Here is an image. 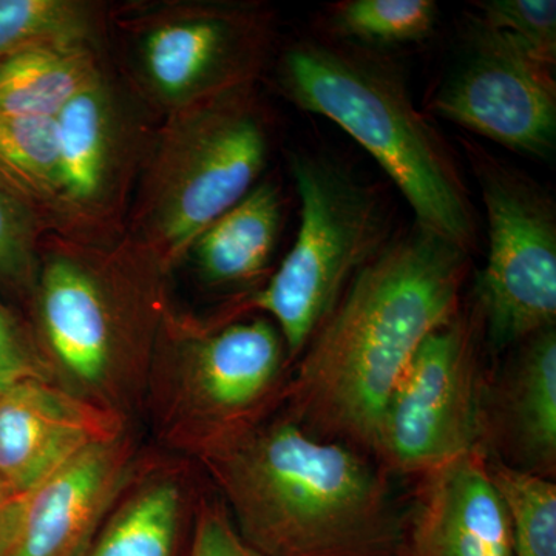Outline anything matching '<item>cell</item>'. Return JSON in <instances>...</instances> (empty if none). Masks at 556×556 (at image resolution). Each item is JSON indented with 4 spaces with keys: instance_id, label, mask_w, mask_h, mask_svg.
I'll return each mask as SVG.
<instances>
[{
    "instance_id": "1",
    "label": "cell",
    "mask_w": 556,
    "mask_h": 556,
    "mask_svg": "<svg viewBox=\"0 0 556 556\" xmlns=\"http://www.w3.org/2000/svg\"><path fill=\"white\" fill-rule=\"evenodd\" d=\"M470 252L415 223L350 281L305 348L292 419L375 452L383 412L424 340L460 313Z\"/></svg>"
},
{
    "instance_id": "2",
    "label": "cell",
    "mask_w": 556,
    "mask_h": 556,
    "mask_svg": "<svg viewBox=\"0 0 556 556\" xmlns=\"http://www.w3.org/2000/svg\"><path fill=\"white\" fill-rule=\"evenodd\" d=\"M206 459L262 556H388L401 541L386 479L294 419L249 427L208 445Z\"/></svg>"
},
{
    "instance_id": "3",
    "label": "cell",
    "mask_w": 556,
    "mask_h": 556,
    "mask_svg": "<svg viewBox=\"0 0 556 556\" xmlns=\"http://www.w3.org/2000/svg\"><path fill=\"white\" fill-rule=\"evenodd\" d=\"M285 97L338 124L386 170L422 226L473 251L478 222L447 141L415 108L401 70L357 43L305 39L277 68Z\"/></svg>"
},
{
    "instance_id": "4",
    "label": "cell",
    "mask_w": 556,
    "mask_h": 556,
    "mask_svg": "<svg viewBox=\"0 0 556 556\" xmlns=\"http://www.w3.org/2000/svg\"><path fill=\"white\" fill-rule=\"evenodd\" d=\"M268 155V124L252 87L175 112L142 186L138 243L161 268L177 265L257 186Z\"/></svg>"
},
{
    "instance_id": "5",
    "label": "cell",
    "mask_w": 556,
    "mask_h": 556,
    "mask_svg": "<svg viewBox=\"0 0 556 556\" xmlns=\"http://www.w3.org/2000/svg\"><path fill=\"white\" fill-rule=\"evenodd\" d=\"M291 172L302 204L298 239L251 306L274 317L294 357L387 247L390 215L378 190L328 156L295 153Z\"/></svg>"
},
{
    "instance_id": "6",
    "label": "cell",
    "mask_w": 556,
    "mask_h": 556,
    "mask_svg": "<svg viewBox=\"0 0 556 556\" xmlns=\"http://www.w3.org/2000/svg\"><path fill=\"white\" fill-rule=\"evenodd\" d=\"M468 160L489 222L478 308L490 342L503 350L555 327V201L532 178L478 146H468Z\"/></svg>"
},
{
    "instance_id": "7",
    "label": "cell",
    "mask_w": 556,
    "mask_h": 556,
    "mask_svg": "<svg viewBox=\"0 0 556 556\" xmlns=\"http://www.w3.org/2000/svg\"><path fill=\"white\" fill-rule=\"evenodd\" d=\"M475 336L477 329L459 313L417 348L379 427L375 453L388 467L422 477L481 447Z\"/></svg>"
},
{
    "instance_id": "8",
    "label": "cell",
    "mask_w": 556,
    "mask_h": 556,
    "mask_svg": "<svg viewBox=\"0 0 556 556\" xmlns=\"http://www.w3.org/2000/svg\"><path fill=\"white\" fill-rule=\"evenodd\" d=\"M463 53L428 110L530 159L556 148L554 67L479 16H468Z\"/></svg>"
},
{
    "instance_id": "9",
    "label": "cell",
    "mask_w": 556,
    "mask_h": 556,
    "mask_svg": "<svg viewBox=\"0 0 556 556\" xmlns=\"http://www.w3.org/2000/svg\"><path fill=\"white\" fill-rule=\"evenodd\" d=\"M270 20L243 5H186L150 17L138 67L152 97L172 113L249 89L268 61Z\"/></svg>"
},
{
    "instance_id": "10",
    "label": "cell",
    "mask_w": 556,
    "mask_h": 556,
    "mask_svg": "<svg viewBox=\"0 0 556 556\" xmlns=\"http://www.w3.org/2000/svg\"><path fill=\"white\" fill-rule=\"evenodd\" d=\"M124 254L65 244L50 252L36 277L42 345L86 390L109 382L134 334L131 299L119 278Z\"/></svg>"
},
{
    "instance_id": "11",
    "label": "cell",
    "mask_w": 556,
    "mask_h": 556,
    "mask_svg": "<svg viewBox=\"0 0 556 556\" xmlns=\"http://www.w3.org/2000/svg\"><path fill=\"white\" fill-rule=\"evenodd\" d=\"M181 354L185 397L212 445L249 428L244 420L276 390L288 350L277 325L255 318L189 339Z\"/></svg>"
},
{
    "instance_id": "12",
    "label": "cell",
    "mask_w": 556,
    "mask_h": 556,
    "mask_svg": "<svg viewBox=\"0 0 556 556\" xmlns=\"http://www.w3.org/2000/svg\"><path fill=\"white\" fill-rule=\"evenodd\" d=\"M118 420L49 379L0 388V484L21 496L84 450L118 438Z\"/></svg>"
},
{
    "instance_id": "13",
    "label": "cell",
    "mask_w": 556,
    "mask_h": 556,
    "mask_svg": "<svg viewBox=\"0 0 556 556\" xmlns=\"http://www.w3.org/2000/svg\"><path fill=\"white\" fill-rule=\"evenodd\" d=\"M126 459L118 439L102 442L14 497L0 556H84L123 484Z\"/></svg>"
},
{
    "instance_id": "14",
    "label": "cell",
    "mask_w": 556,
    "mask_h": 556,
    "mask_svg": "<svg viewBox=\"0 0 556 556\" xmlns=\"http://www.w3.org/2000/svg\"><path fill=\"white\" fill-rule=\"evenodd\" d=\"M402 533L405 556H511L510 519L482 447L422 475Z\"/></svg>"
},
{
    "instance_id": "15",
    "label": "cell",
    "mask_w": 556,
    "mask_h": 556,
    "mask_svg": "<svg viewBox=\"0 0 556 556\" xmlns=\"http://www.w3.org/2000/svg\"><path fill=\"white\" fill-rule=\"evenodd\" d=\"M500 397L504 441L517 468L551 477L556 464V331L543 329L519 343Z\"/></svg>"
},
{
    "instance_id": "16",
    "label": "cell",
    "mask_w": 556,
    "mask_h": 556,
    "mask_svg": "<svg viewBox=\"0 0 556 556\" xmlns=\"http://www.w3.org/2000/svg\"><path fill=\"white\" fill-rule=\"evenodd\" d=\"M54 119L61 170L54 212L89 217L108 195L116 152L115 112L102 79L76 94Z\"/></svg>"
},
{
    "instance_id": "17",
    "label": "cell",
    "mask_w": 556,
    "mask_h": 556,
    "mask_svg": "<svg viewBox=\"0 0 556 556\" xmlns=\"http://www.w3.org/2000/svg\"><path fill=\"white\" fill-rule=\"evenodd\" d=\"M281 217L280 190L260 182L193 241L189 254L201 278L212 287H236L262 276L277 247Z\"/></svg>"
},
{
    "instance_id": "18",
    "label": "cell",
    "mask_w": 556,
    "mask_h": 556,
    "mask_svg": "<svg viewBox=\"0 0 556 556\" xmlns=\"http://www.w3.org/2000/svg\"><path fill=\"white\" fill-rule=\"evenodd\" d=\"M101 79L90 42L17 51L0 60V116L56 118L68 101Z\"/></svg>"
},
{
    "instance_id": "19",
    "label": "cell",
    "mask_w": 556,
    "mask_h": 556,
    "mask_svg": "<svg viewBox=\"0 0 556 556\" xmlns=\"http://www.w3.org/2000/svg\"><path fill=\"white\" fill-rule=\"evenodd\" d=\"M0 181L35 211L54 212L61 186L56 119L0 116Z\"/></svg>"
},
{
    "instance_id": "20",
    "label": "cell",
    "mask_w": 556,
    "mask_h": 556,
    "mask_svg": "<svg viewBox=\"0 0 556 556\" xmlns=\"http://www.w3.org/2000/svg\"><path fill=\"white\" fill-rule=\"evenodd\" d=\"M181 525V493L172 482L139 492L94 536L84 556H174Z\"/></svg>"
},
{
    "instance_id": "21",
    "label": "cell",
    "mask_w": 556,
    "mask_h": 556,
    "mask_svg": "<svg viewBox=\"0 0 556 556\" xmlns=\"http://www.w3.org/2000/svg\"><path fill=\"white\" fill-rule=\"evenodd\" d=\"M489 470L510 519L511 556H556L555 482L504 463Z\"/></svg>"
},
{
    "instance_id": "22",
    "label": "cell",
    "mask_w": 556,
    "mask_h": 556,
    "mask_svg": "<svg viewBox=\"0 0 556 556\" xmlns=\"http://www.w3.org/2000/svg\"><path fill=\"white\" fill-rule=\"evenodd\" d=\"M433 0H348L332 9L331 22L340 38L361 47H390L419 42L434 30Z\"/></svg>"
},
{
    "instance_id": "23",
    "label": "cell",
    "mask_w": 556,
    "mask_h": 556,
    "mask_svg": "<svg viewBox=\"0 0 556 556\" xmlns=\"http://www.w3.org/2000/svg\"><path fill=\"white\" fill-rule=\"evenodd\" d=\"M90 9L72 0H0V60L46 43L90 42Z\"/></svg>"
},
{
    "instance_id": "24",
    "label": "cell",
    "mask_w": 556,
    "mask_h": 556,
    "mask_svg": "<svg viewBox=\"0 0 556 556\" xmlns=\"http://www.w3.org/2000/svg\"><path fill=\"white\" fill-rule=\"evenodd\" d=\"M477 9L482 21L517 40L535 60L555 67V0H484L477 2Z\"/></svg>"
},
{
    "instance_id": "25",
    "label": "cell",
    "mask_w": 556,
    "mask_h": 556,
    "mask_svg": "<svg viewBox=\"0 0 556 556\" xmlns=\"http://www.w3.org/2000/svg\"><path fill=\"white\" fill-rule=\"evenodd\" d=\"M38 229L35 208L0 181V278L7 283L35 288Z\"/></svg>"
},
{
    "instance_id": "26",
    "label": "cell",
    "mask_w": 556,
    "mask_h": 556,
    "mask_svg": "<svg viewBox=\"0 0 556 556\" xmlns=\"http://www.w3.org/2000/svg\"><path fill=\"white\" fill-rule=\"evenodd\" d=\"M49 364L0 302V388L25 379H49Z\"/></svg>"
},
{
    "instance_id": "27",
    "label": "cell",
    "mask_w": 556,
    "mask_h": 556,
    "mask_svg": "<svg viewBox=\"0 0 556 556\" xmlns=\"http://www.w3.org/2000/svg\"><path fill=\"white\" fill-rule=\"evenodd\" d=\"M189 556H262L241 538L218 507H204L197 518Z\"/></svg>"
},
{
    "instance_id": "28",
    "label": "cell",
    "mask_w": 556,
    "mask_h": 556,
    "mask_svg": "<svg viewBox=\"0 0 556 556\" xmlns=\"http://www.w3.org/2000/svg\"><path fill=\"white\" fill-rule=\"evenodd\" d=\"M14 497L16 496L11 495L9 490L0 484V552H2L7 529H9L11 508H13Z\"/></svg>"
}]
</instances>
